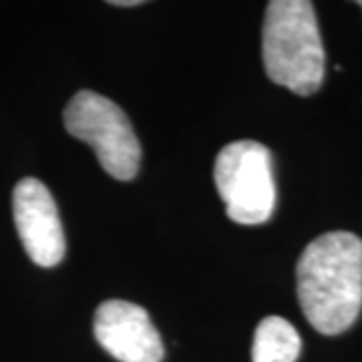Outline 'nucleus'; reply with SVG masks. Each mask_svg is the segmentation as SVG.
Instances as JSON below:
<instances>
[{
  "mask_svg": "<svg viewBox=\"0 0 362 362\" xmlns=\"http://www.w3.org/2000/svg\"><path fill=\"white\" fill-rule=\"evenodd\" d=\"M298 302L322 334H340L362 310V240L350 232L322 233L296 266Z\"/></svg>",
  "mask_w": 362,
  "mask_h": 362,
  "instance_id": "f257e3e1",
  "label": "nucleus"
},
{
  "mask_svg": "<svg viewBox=\"0 0 362 362\" xmlns=\"http://www.w3.org/2000/svg\"><path fill=\"white\" fill-rule=\"evenodd\" d=\"M266 75L296 95L308 97L324 81V47L314 4L308 0H272L262 30Z\"/></svg>",
  "mask_w": 362,
  "mask_h": 362,
  "instance_id": "f03ea898",
  "label": "nucleus"
},
{
  "mask_svg": "<svg viewBox=\"0 0 362 362\" xmlns=\"http://www.w3.org/2000/svg\"><path fill=\"white\" fill-rule=\"evenodd\" d=\"M66 131L95 149L101 168L119 181L139 171L141 145L125 111L99 93L78 90L65 109Z\"/></svg>",
  "mask_w": 362,
  "mask_h": 362,
  "instance_id": "7ed1b4c3",
  "label": "nucleus"
},
{
  "mask_svg": "<svg viewBox=\"0 0 362 362\" xmlns=\"http://www.w3.org/2000/svg\"><path fill=\"white\" fill-rule=\"evenodd\" d=\"M214 177L230 220L244 226L270 220L276 207V183L266 145L250 139L226 145L216 157Z\"/></svg>",
  "mask_w": 362,
  "mask_h": 362,
  "instance_id": "20e7f679",
  "label": "nucleus"
},
{
  "mask_svg": "<svg viewBox=\"0 0 362 362\" xmlns=\"http://www.w3.org/2000/svg\"><path fill=\"white\" fill-rule=\"evenodd\" d=\"M14 223L28 258L52 268L65 258V232L51 192L42 181L26 177L13 192Z\"/></svg>",
  "mask_w": 362,
  "mask_h": 362,
  "instance_id": "39448f33",
  "label": "nucleus"
},
{
  "mask_svg": "<svg viewBox=\"0 0 362 362\" xmlns=\"http://www.w3.org/2000/svg\"><path fill=\"white\" fill-rule=\"evenodd\" d=\"M95 338L119 362H161L163 340L145 308L125 302L107 300L95 312Z\"/></svg>",
  "mask_w": 362,
  "mask_h": 362,
  "instance_id": "423d86ee",
  "label": "nucleus"
},
{
  "mask_svg": "<svg viewBox=\"0 0 362 362\" xmlns=\"http://www.w3.org/2000/svg\"><path fill=\"white\" fill-rule=\"evenodd\" d=\"M300 350V334L286 318L268 316L258 324L252 344L254 362H296Z\"/></svg>",
  "mask_w": 362,
  "mask_h": 362,
  "instance_id": "0eeeda50",
  "label": "nucleus"
},
{
  "mask_svg": "<svg viewBox=\"0 0 362 362\" xmlns=\"http://www.w3.org/2000/svg\"><path fill=\"white\" fill-rule=\"evenodd\" d=\"M111 4H115V6H139L141 0H113Z\"/></svg>",
  "mask_w": 362,
  "mask_h": 362,
  "instance_id": "6e6552de",
  "label": "nucleus"
},
{
  "mask_svg": "<svg viewBox=\"0 0 362 362\" xmlns=\"http://www.w3.org/2000/svg\"><path fill=\"white\" fill-rule=\"evenodd\" d=\"M358 4H361V6H362V2H358Z\"/></svg>",
  "mask_w": 362,
  "mask_h": 362,
  "instance_id": "1a4fd4ad",
  "label": "nucleus"
}]
</instances>
